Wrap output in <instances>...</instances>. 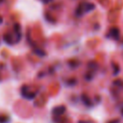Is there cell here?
Segmentation results:
<instances>
[{"instance_id": "1", "label": "cell", "mask_w": 123, "mask_h": 123, "mask_svg": "<svg viewBox=\"0 0 123 123\" xmlns=\"http://www.w3.org/2000/svg\"><path fill=\"white\" fill-rule=\"evenodd\" d=\"M95 9V5L93 3H89V2H83L81 4H79V6L76 9L75 12V15L78 17H81L84 13L89 12L91 11H93Z\"/></svg>"}, {"instance_id": "2", "label": "cell", "mask_w": 123, "mask_h": 123, "mask_svg": "<svg viewBox=\"0 0 123 123\" xmlns=\"http://www.w3.org/2000/svg\"><path fill=\"white\" fill-rule=\"evenodd\" d=\"M108 37H111L113 39H118L119 38V29L117 27H112L110 32L107 34Z\"/></svg>"}, {"instance_id": "3", "label": "cell", "mask_w": 123, "mask_h": 123, "mask_svg": "<svg viewBox=\"0 0 123 123\" xmlns=\"http://www.w3.org/2000/svg\"><path fill=\"white\" fill-rule=\"evenodd\" d=\"M35 52H36L37 55H39V56H45V52H44V51H42V50L36 49V50H35Z\"/></svg>"}, {"instance_id": "4", "label": "cell", "mask_w": 123, "mask_h": 123, "mask_svg": "<svg viewBox=\"0 0 123 123\" xmlns=\"http://www.w3.org/2000/svg\"><path fill=\"white\" fill-rule=\"evenodd\" d=\"M2 21H3V19H2V17H1V16H0V24H1V23H2Z\"/></svg>"}]
</instances>
